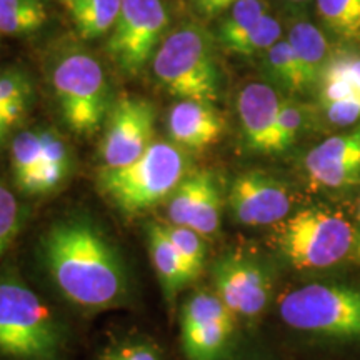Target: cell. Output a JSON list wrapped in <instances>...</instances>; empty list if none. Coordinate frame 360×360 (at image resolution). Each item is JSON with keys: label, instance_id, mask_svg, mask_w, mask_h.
<instances>
[{"label": "cell", "instance_id": "obj_25", "mask_svg": "<svg viewBox=\"0 0 360 360\" xmlns=\"http://www.w3.org/2000/svg\"><path fill=\"white\" fill-rule=\"evenodd\" d=\"M165 231L169 233L170 242H172L179 255L184 259V262L191 270L192 277L199 278L204 270L205 264V242L200 233L188 227H180V225L164 224Z\"/></svg>", "mask_w": 360, "mask_h": 360}, {"label": "cell", "instance_id": "obj_40", "mask_svg": "<svg viewBox=\"0 0 360 360\" xmlns=\"http://www.w3.org/2000/svg\"><path fill=\"white\" fill-rule=\"evenodd\" d=\"M62 2H67V0H62Z\"/></svg>", "mask_w": 360, "mask_h": 360}, {"label": "cell", "instance_id": "obj_10", "mask_svg": "<svg viewBox=\"0 0 360 360\" xmlns=\"http://www.w3.org/2000/svg\"><path fill=\"white\" fill-rule=\"evenodd\" d=\"M157 110L142 97H120L110 105L101 146L102 169L132 164L154 143Z\"/></svg>", "mask_w": 360, "mask_h": 360}, {"label": "cell", "instance_id": "obj_37", "mask_svg": "<svg viewBox=\"0 0 360 360\" xmlns=\"http://www.w3.org/2000/svg\"><path fill=\"white\" fill-rule=\"evenodd\" d=\"M357 237H355V255H357V259H360V205H359V227H357Z\"/></svg>", "mask_w": 360, "mask_h": 360}, {"label": "cell", "instance_id": "obj_4", "mask_svg": "<svg viewBox=\"0 0 360 360\" xmlns=\"http://www.w3.org/2000/svg\"><path fill=\"white\" fill-rule=\"evenodd\" d=\"M150 64L162 87L180 101H217V58L212 39L200 25L187 22L165 35Z\"/></svg>", "mask_w": 360, "mask_h": 360}, {"label": "cell", "instance_id": "obj_35", "mask_svg": "<svg viewBox=\"0 0 360 360\" xmlns=\"http://www.w3.org/2000/svg\"><path fill=\"white\" fill-rule=\"evenodd\" d=\"M236 2L237 0H209V4H207L202 17H204V19H215V17L224 15V13L227 12Z\"/></svg>", "mask_w": 360, "mask_h": 360}, {"label": "cell", "instance_id": "obj_22", "mask_svg": "<svg viewBox=\"0 0 360 360\" xmlns=\"http://www.w3.org/2000/svg\"><path fill=\"white\" fill-rule=\"evenodd\" d=\"M47 20L42 0H0V35H27Z\"/></svg>", "mask_w": 360, "mask_h": 360}, {"label": "cell", "instance_id": "obj_30", "mask_svg": "<svg viewBox=\"0 0 360 360\" xmlns=\"http://www.w3.org/2000/svg\"><path fill=\"white\" fill-rule=\"evenodd\" d=\"M20 229V207L15 195L0 180V255L6 252Z\"/></svg>", "mask_w": 360, "mask_h": 360}, {"label": "cell", "instance_id": "obj_21", "mask_svg": "<svg viewBox=\"0 0 360 360\" xmlns=\"http://www.w3.org/2000/svg\"><path fill=\"white\" fill-rule=\"evenodd\" d=\"M319 17L330 34L347 44H360V0H315Z\"/></svg>", "mask_w": 360, "mask_h": 360}, {"label": "cell", "instance_id": "obj_6", "mask_svg": "<svg viewBox=\"0 0 360 360\" xmlns=\"http://www.w3.org/2000/svg\"><path fill=\"white\" fill-rule=\"evenodd\" d=\"M354 225L327 207H307L281 222L277 245L299 270L327 269L355 249Z\"/></svg>", "mask_w": 360, "mask_h": 360}, {"label": "cell", "instance_id": "obj_12", "mask_svg": "<svg viewBox=\"0 0 360 360\" xmlns=\"http://www.w3.org/2000/svg\"><path fill=\"white\" fill-rule=\"evenodd\" d=\"M233 219L249 227L281 224L289 217L292 197L289 188L272 175L249 170L233 179L229 191Z\"/></svg>", "mask_w": 360, "mask_h": 360}, {"label": "cell", "instance_id": "obj_2", "mask_svg": "<svg viewBox=\"0 0 360 360\" xmlns=\"http://www.w3.org/2000/svg\"><path fill=\"white\" fill-rule=\"evenodd\" d=\"M187 170L188 160L184 148L174 142L155 141L132 164L102 169L97 186L120 212L137 215L169 199L187 177Z\"/></svg>", "mask_w": 360, "mask_h": 360}, {"label": "cell", "instance_id": "obj_7", "mask_svg": "<svg viewBox=\"0 0 360 360\" xmlns=\"http://www.w3.org/2000/svg\"><path fill=\"white\" fill-rule=\"evenodd\" d=\"M52 85L65 124L80 135L96 134L110 110L109 84L96 57L72 51L56 62Z\"/></svg>", "mask_w": 360, "mask_h": 360}, {"label": "cell", "instance_id": "obj_34", "mask_svg": "<svg viewBox=\"0 0 360 360\" xmlns=\"http://www.w3.org/2000/svg\"><path fill=\"white\" fill-rule=\"evenodd\" d=\"M29 107L25 105H13V107H0V150L6 146L8 135H11L12 129L20 122L22 117Z\"/></svg>", "mask_w": 360, "mask_h": 360}, {"label": "cell", "instance_id": "obj_15", "mask_svg": "<svg viewBox=\"0 0 360 360\" xmlns=\"http://www.w3.org/2000/svg\"><path fill=\"white\" fill-rule=\"evenodd\" d=\"M282 97L269 84L254 82L238 94L237 109L245 143L255 152H278L277 120Z\"/></svg>", "mask_w": 360, "mask_h": 360}, {"label": "cell", "instance_id": "obj_32", "mask_svg": "<svg viewBox=\"0 0 360 360\" xmlns=\"http://www.w3.org/2000/svg\"><path fill=\"white\" fill-rule=\"evenodd\" d=\"M39 134L40 142H42V162L70 167L69 147H67L64 139L52 129H45Z\"/></svg>", "mask_w": 360, "mask_h": 360}, {"label": "cell", "instance_id": "obj_13", "mask_svg": "<svg viewBox=\"0 0 360 360\" xmlns=\"http://www.w3.org/2000/svg\"><path fill=\"white\" fill-rule=\"evenodd\" d=\"M222 215V197L214 174L209 170L187 174L169 197V224L188 227L204 238L217 233Z\"/></svg>", "mask_w": 360, "mask_h": 360}, {"label": "cell", "instance_id": "obj_38", "mask_svg": "<svg viewBox=\"0 0 360 360\" xmlns=\"http://www.w3.org/2000/svg\"><path fill=\"white\" fill-rule=\"evenodd\" d=\"M283 2L290 7H304V6H307V4L312 2V0H283Z\"/></svg>", "mask_w": 360, "mask_h": 360}, {"label": "cell", "instance_id": "obj_8", "mask_svg": "<svg viewBox=\"0 0 360 360\" xmlns=\"http://www.w3.org/2000/svg\"><path fill=\"white\" fill-rule=\"evenodd\" d=\"M169 24L170 15L164 0H122L107 39L110 60L124 74H139L159 51Z\"/></svg>", "mask_w": 360, "mask_h": 360}, {"label": "cell", "instance_id": "obj_9", "mask_svg": "<svg viewBox=\"0 0 360 360\" xmlns=\"http://www.w3.org/2000/svg\"><path fill=\"white\" fill-rule=\"evenodd\" d=\"M236 315L210 290L186 300L180 317V340L187 360H224L231 347Z\"/></svg>", "mask_w": 360, "mask_h": 360}, {"label": "cell", "instance_id": "obj_19", "mask_svg": "<svg viewBox=\"0 0 360 360\" xmlns=\"http://www.w3.org/2000/svg\"><path fill=\"white\" fill-rule=\"evenodd\" d=\"M64 4L80 37L94 40L110 34L122 0H67Z\"/></svg>", "mask_w": 360, "mask_h": 360}, {"label": "cell", "instance_id": "obj_29", "mask_svg": "<svg viewBox=\"0 0 360 360\" xmlns=\"http://www.w3.org/2000/svg\"><path fill=\"white\" fill-rule=\"evenodd\" d=\"M340 82L360 92V56L340 53L328 58L321 75V84Z\"/></svg>", "mask_w": 360, "mask_h": 360}, {"label": "cell", "instance_id": "obj_20", "mask_svg": "<svg viewBox=\"0 0 360 360\" xmlns=\"http://www.w3.org/2000/svg\"><path fill=\"white\" fill-rule=\"evenodd\" d=\"M267 13L265 0H237L224 13L217 29V40L229 52L240 44V40L254 29L255 24Z\"/></svg>", "mask_w": 360, "mask_h": 360}, {"label": "cell", "instance_id": "obj_23", "mask_svg": "<svg viewBox=\"0 0 360 360\" xmlns=\"http://www.w3.org/2000/svg\"><path fill=\"white\" fill-rule=\"evenodd\" d=\"M265 69L269 77L289 92H304L307 84L304 80L302 69L292 51L289 40H278L265 52Z\"/></svg>", "mask_w": 360, "mask_h": 360}, {"label": "cell", "instance_id": "obj_3", "mask_svg": "<svg viewBox=\"0 0 360 360\" xmlns=\"http://www.w3.org/2000/svg\"><path fill=\"white\" fill-rule=\"evenodd\" d=\"M67 334L53 310L17 278H0V354L58 360Z\"/></svg>", "mask_w": 360, "mask_h": 360}, {"label": "cell", "instance_id": "obj_36", "mask_svg": "<svg viewBox=\"0 0 360 360\" xmlns=\"http://www.w3.org/2000/svg\"><path fill=\"white\" fill-rule=\"evenodd\" d=\"M191 2H192V7L195 8V12L202 17V13H204L207 4H209V0H191Z\"/></svg>", "mask_w": 360, "mask_h": 360}, {"label": "cell", "instance_id": "obj_24", "mask_svg": "<svg viewBox=\"0 0 360 360\" xmlns=\"http://www.w3.org/2000/svg\"><path fill=\"white\" fill-rule=\"evenodd\" d=\"M12 172L15 186L19 188L34 170L42 164V142L35 130H24L13 137L11 143Z\"/></svg>", "mask_w": 360, "mask_h": 360}, {"label": "cell", "instance_id": "obj_16", "mask_svg": "<svg viewBox=\"0 0 360 360\" xmlns=\"http://www.w3.org/2000/svg\"><path fill=\"white\" fill-rule=\"evenodd\" d=\"M169 135L184 150H204L224 135V119L212 102L179 101L167 115Z\"/></svg>", "mask_w": 360, "mask_h": 360}, {"label": "cell", "instance_id": "obj_11", "mask_svg": "<svg viewBox=\"0 0 360 360\" xmlns=\"http://www.w3.org/2000/svg\"><path fill=\"white\" fill-rule=\"evenodd\" d=\"M215 294L240 317H257L272 297V278L267 269L245 255L229 254L212 265Z\"/></svg>", "mask_w": 360, "mask_h": 360}, {"label": "cell", "instance_id": "obj_1", "mask_svg": "<svg viewBox=\"0 0 360 360\" xmlns=\"http://www.w3.org/2000/svg\"><path fill=\"white\" fill-rule=\"evenodd\" d=\"M40 259L57 290L79 307L114 309L129 299L130 277L122 254L89 219L53 224L40 240Z\"/></svg>", "mask_w": 360, "mask_h": 360}, {"label": "cell", "instance_id": "obj_18", "mask_svg": "<svg viewBox=\"0 0 360 360\" xmlns=\"http://www.w3.org/2000/svg\"><path fill=\"white\" fill-rule=\"evenodd\" d=\"M294 51L307 89L321 80L322 70L328 62V45L326 35L309 20H297L290 25L287 35Z\"/></svg>", "mask_w": 360, "mask_h": 360}, {"label": "cell", "instance_id": "obj_33", "mask_svg": "<svg viewBox=\"0 0 360 360\" xmlns=\"http://www.w3.org/2000/svg\"><path fill=\"white\" fill-rule=\"evenodd\" d=\"M323 107H326L327 119L330 120L332 124L340 125V127L352 125L360 119V96H354L344 98V101L327 103V105Z\"/></svg>", "mask_w": 360, "mask_h": 360}, {"label": "cell", "instance_id": "obj_39", "mask_svg": "<svg viewBox=\"0 0 360 360\" xmlns=\"http://www.w3.org/2000/svg\"><path fill=\"white\" fill-rule=\"evenodd\" d=\"M237 360H264V359H259V357H244V359H237Z\"/></svg>", "mask_w": 360, "mask_h": 360}, {"label": "cell", "instance_id": "obj_31", "mask_svg": "<svg viewBox=\"0 0 360 360\" xmlns=\"http://www.w3.org/2000/svg\"><path fill=\"white\" fill-rule=\"evenodd\" d=\"M304 119V110L299 103L290 101V98H282L277 120L278 152L287 150L297 141V135L302 130Z\"/></svg>", "mask_w": 360, "mask_h": 360}, {"label": "cell", "instance_id": "obj_14", "mask_svg": "<svg viewBox=\"0 0 360 360\" xmlns=\"http://www.w3.org/2000/svg\"><path fill=\"white\" fill-rule=\"evenodd\" d=\"M314 186L340 188L360 180V125L352 132L327 139L305 157Z\"/></svg>", "mask_w": 360, "mask_h": 360}, {"label": "cell", "instance_id": "obj_28", "mask_svg": "<svg viewBox=\"0 0 360 360\" xmlns=\"http://www.w3.org/2000/svg\"><path fill=\"white\" fill-rule=\"evenodd\" d=\"M98 360H164L160 349L146 337H125L103 350Z\"/></svg>", "mask_w": 360, "mask_h": 360}, {"label": "cell", "instance_id": "obj_5", "mask_svg": "<svg viewBox=\"0 0 360 360\" xmlns=\"http://www.w3.org/2000/svg\"><path fill=\"white\" fill-rule=\"evenodd\" d=\"M278 312L299 332L337 340H360V285L309 283L287 292Z\"/></svg>", "mask_w": 360, "mask_h": 360}, {"label": "cell", "instance_id": "obj_17", "mask_svg": "<svg viewBox=\"0 0 360 360\" xmlns=\"http://www.w3.org/2000/svg\"><path fill=\"white\" fill-rule=\"evenodd\" d=\"M147 247L165 302L172 305L180 292L195 278L192 277L191 270L170 242L164 224L150 222L147 225Z\"/></svg>", "mask_w": 360, "mask_h": 360}, {"label": "cell", "instance_id": "obj_26", "mask_svg": "<svg viewBox=\"0 0 360 360\" xmlns=\"http://www.w3.org/2000/svg\"><path fill=\"white\" fill-rule=\"evenodd\" d=\"M282 37V25L276 17L267 12L255 24L254 29L240 40L232 53L240 57H257L265 53L272 45H276Z\"/></svg>", "mask_w": 360, "mask_h": 360}, {"label": "cell", "instance_id": "obj_27", "mask_svg": "<svg viewBox=\"0 0 360 360\" xmlns=\"http://www.w3.org/2000/svg\"><path fill=\"white\" fill-rule=\"evenodd\" d=\"M32 96V82L24 70L17 67L0 69V107H29Z\"/></svg>", "mask_w": 360, "mask_h": 360}]
</instances>
